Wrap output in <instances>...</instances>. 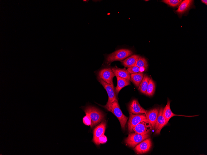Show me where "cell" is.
I'll use <instances>...</instances> for the list:
<instances>
[{"label": "cell", "instance_id": "cell-1", "mask_svg": "<svg viewBox=\"0 0 207 155\" xmlns=\"http://www.w3.org/2000/svg\"><path fill=\"white\" fill-rule=\"evenodd\" d=\"M86 114L88 115L91 118L92 124L90 126L93 128L102 122L104 118V115L101 111L97 108L88 106L83 109Z\"/></svg>", "mask_w": 207, "mask_h": 155}, {"label": "cell", "instance_id": "cell-2", "mask_svg": "<svg viewBox=\"0 0 207 155\" xmlns=\"http://www.w3.org/2000/svg\"><path fill=\"white\" fill-rule=\"evenodd\" d=\"M105 109L112 112L117 117L120 122L121 128L125 129L128 118L123 114L120 108L118 101H114Z\"/></svg>", "mask_w": 207, "mask_h": 155}, {"label": "cell", "instance_id": "cell-3", "mask_svg": "<svg viewBox=\"0 0 207 155\" xmlns=\"http://www.w3.org/2000/svg\"><path fill=\"white\" fill-rule=\"evenodd\" d=\"M133 52L127 49H121L108 55L106 62L107 64L117 61H121L131 55Z\"/></svg>", "mask_w": 207, "mask_h": 155}, {"label": "cell", "instance_id": "cell-4", "mask_svg": "<svg viewBox=\"0 0 207 155\" xmlns=\"http://www.w3.org/2000/svg\"><path fill=\"white\" fill-rule=\"evenodd\" d=\"M150 137L149 134L142 135L136 133H132L129 134L125 139V142L130 147L134 148L139 144Z\"/></svg>", "mask_w": 207, "mask_h": 155}, {"label": "cell", "instance_id": "cell-5", "mask_svg": "<svg viewBox=\"0 0 207 155\" xmlns=\"http://www.w3.org/2000/svg\"><path fill=\"white\" fill-rule=\"evenodd\" d=\"M97 80L106 90L108 96V100L107 104L105 105L102 106L104 108L106 109L114 101H118L115 90L114 88L111 85L105 82L98 77H97Z\"/></svg>", "mask_w": 207, "mask_h": 155}, {"label": "cell", "instance_id": "cell-6", "mask_svg": "<svg viewBox=\"0 0 207 155\" xmlns=\"http://www.w3.org/2000/svg\"><path fill=\"white\" fill-rule=\"evenodd\" d=\"M98 77L106 83L111 85L114 88L113 79L115 76L112 68H105L100 70L98 74Z\"/></svg>", "mask_w": 207, "mask_h": 155}, {"label": "cell", "instance_id": "cell-7", "mask_svg": "<svg viewBox=\"0 0 207 155\" xmlns=\"http://www.w3.org/2000/svg\"><path fill=\"white\" fill-rule=\"evenodd\" d=\"M152 129L150 123L146 119L142 120L133 129V131L142 135L149 133Z\"/></svg>", "mask_w": 207, "mask_h": 155}, {"label": "cell", "instance_id": "cell-8", "mask_svg": "<svg viewBox=\"0 0 207 155\" xmlns=\"http://www.w3.org/2000/svg\"><path fill=\"white\" fill-rule=\"evenodd\" d=\"M130 116L128 123V130L130 133L133 132L134 128L142 120L146 119L145 114H134L129 113Z\"/></svg>", "mask_w": 207, "mask_h": 155}, {"label": "cell", "instance_id": "cell-9", "mask_svg": "<svg viewBox=\"0 0 207 155\" xmlns=\"http://www.w3.org/2000/svg\"><path fill=\"white\" fill-rule=\"evenodd\" d=\"M152 146L151 139L148 138L136 145L134 150L137 154H143L149 151Z\"/></svg>", "mask_w": 207, "mask_h": 155}, {"label": "cell", "instance_id": "cell-10", "mask_svg": "<svg viewBox=\"0 0 207 155\" xmlns=\"http://www.w3.org/2000/svg\"><path fill=\"white\" fill-rule=\"evenodd\" d=\"M163 109L162 107L159 108L158 116L154 128L155 131V134H160L162 128L168 123L163 115Z\"/></svg>", "mask_w": 207, "mask_h": 155}, {"label": "cell", "instance_id": "cell-11", "mask_svg": "<svg viewBox=\"0 0 207 155\" xmlns=\"http://www.w3.org/2000/svg\"><path fill=\"white\" fill-rule=\"evenodd\" d=\"M106 127V121H103L94 129L92 141L96 145H98V138L103 135L104 134Z\"/></svg>", "mask_w": 207, "mask_h": 155}, {"label": "cell", "instance_id": "cell-12", "mask_svg": "<svg viewBox=\"0 0 207 155\" xmlns=\"http://www.w3.org/2000/svg\"><path fill=\"white\" fill-rule=\"evenodd\" d=\"M159 110V108H155L147 111L145 113L146 119L151 124L152 129H154V128Z\"/></svg>", "mask_w": 207, "mask_h": 155}, {"label": "cell", "instance_id": "cell-13", "mask_svg": "<svg viewBox=\"0 0 207 155\" xmlns=\"http://www.w3.org/2000/svg\"><path fill=\"white\" fill-rule=\"evenodd\" d=\"M128 110L129 113L136 114H145L147 111L141 106L136 99L133 100L129 104Z\"/></svg>", "mask_w": 207, "mask_h": 155}, {"label": "cell", "instance_id": "cell-14", "mask_svg": "<svg viewBox=\"0 0 207 155\" xmlns=\"http://www.w3.org/2000/svg\"><path fill=\"white\" fill-rule=\"evenodd\" d=\"M170 101L168 99L167 103L163 109V115L165 118L166 121L168 123L169 121L172 117L174 116H182L186 117H193L198 116V115H195L191 116L184 115H182L176 114H174L170 108Z\"/></svg>", "mask_w": 207, "mask_h": 155}, {"label": "cell", "instance_id": "cell-15", "mask_svg": "<svg viewBox=\"0 0 207 155\" xmlns=\"http://www.w3.org/2000/svg\"><path fill=\"white\" fill-rule=\"evenodd\" d=\"M112 70L116 76H119L127 80H130V74L125 68H120L117 67L112 68Z\"/></svg>", "mask_w": 207, "mask_h": 155}, {"label": "cell", "instance_id": "cell-16", "mask_svg": "<svg viewBox=\"0 0 207 155\" xmlns=\"http://www.w3.org/2000/svg\"><path fill=\"white\" fill-rule=\"evenodd\" d=\"M193 1L192 0H184L182 1L175 12L179 15L183 14L190 8Z\"/></svg>", "mask_w": 207, "mask_h": 155}, {"label": "cell", "instance_id": "cell-17", "mask_svg": "<svg viewBox=\"0 0 207 155\" xmlns=\"http://www.w3.org/2000/svg\"><path fill=\"white\" fill-rule=\"evenodd\" d=\"M117 84L115 88V92L116 95H117L120 91L124 87L130 85V80H127L121 77L116 76Z\"/></svg>", "mask_w": 207, "mask_h": 155}, {"label": "cell", "instance_id": "cell-18", "mask_svg": "<svg viewBox=\"0 0 207 155\" xmlns=\"http://www.w3.org/2000/svg\"><path fill=\"white\" fill-rule=\"evenodd\" d=\"M140 56L133 55L121 61L122 64L126 67H130L135 65L136 63Z\"/></svg>", "mask_w": 207, "mask_h": 155}, {"label": "cell", "instance_id": "cell-19", "mask_svg": "<svg viewBox=\"0 0 207 155\" xmlns=\"http://www.w3.org/2000/svg\"><path fill=\"white\" fill-rule=\"evenodd\" d=\"M144 76V74L142 72L131 74L130 75V80L136 87H139Z\"/></svg>", "mask_w": 207, "mask_h": 155}, {"label": "cell", "instance_id": "cell-20", "mask_svg": "<svg viewBox=\"0 0 207 155\" xmlns=\"http://www.w3.org/2000/svg\"><path fill=\"white\" fill-rule=\"evenodd\" d=\"M150 79V78L147 75H145L143 80L138 87V90L141 93L145 95L149 81Z\"/></svg>", "mask_w": 207, "mask_h": 155}, {"label": "cell", "instance_id": "cell-21", "mask_svg": "<svg viewBox=\"0 0 207 155\" xmlns=\"http://www.w3.org/2000/svg\"><path fill=\"white\" fill-rule=\"evenodd\" d=\"M155 90V84L152 79L149 80L147 88L146 95L152 96L154 94Z\"/></svg>", "mask_w": 207, "mask_h": 155}, {"label": "cell", "instance_id": "cell-22", "mask_svg": "<svg viewBox=\"0 0 207 155\" xmlns=\"http://www.w3.org/2000/svg\"><path fill=\"white\" fill-rule=\"evenodd\" d=\"M135 66H137L140 68H144V69H146L148 66V62L145 58L140 56L137 60Z\"/></svg>", "mask_w": 207, "mask_h": 155}, {"label": "cell", "instance_id": "cell-23", "mask_svg": "<svg viewBox=\"0 0 207 155\" xmlns=\"http://www.w3.org/2000/svg\"><path fill=\"white\" fill-rule=\"evenodd\" d=\"M182 1V0H163L161 1L169 6L174 7L178 5Z\"/></svg>", "mask_w": 207, "mask_h": 155}, {"label": "cell", "instance_id": "cell-24", "mask_svg": "<svg viewBox=\"0 0 207 155\" xmlns=\"http://www.w3.org/2000/svg\"><path fill=\"white\" fill-rule=\"evenodd\" d=\"M127 70L130 74L141 72L140 68L135 65L128 68Z\"/></svg>", "mask_w": 207, "mask_h": 155}, {"label": "cell", "instance_id": "cell-25", "mask_svg": "<svg viewBox=\"0 0 207 155\" xmlns=\"http://www.w3.org/2000/svg\"><path fill=\"white\" fill-rule=\"evenodd\" d=\"M83 123L86 125L91 126L92 121L91 118L89 115L87 114L84 116L82 119Z\"/></svg>", "mask_w": 207, "mask_h": 155}, {"label": "cell", "instance_id": "cell-26", "mask_svg": "<svg viewBox=\"0 0 207 155\" xmlns=\"http://www.w3.org/2000/svg\"><path fill=\"white\" fill-rule=\"evenodd\" d=\"M107 141V137L104 134L100 137L98 139V145L106 143Z\"/></svg>", "mask_w": 207, "mask_h": 155}, {"label": "cell", "instance_id": "cell-27", "mask_svg": "<svg viewBox=\"0 0 207 155\" xmlns=\"http://www.w3.org/2000/svg\"><path fill=\"white\" fill-rule=\"evenodd\" d=\"M201 1L202 3H204L205 5H207V0H201Z\"/></svg>", "mask_w": 207, "mask_h": 155}]
</instances>
